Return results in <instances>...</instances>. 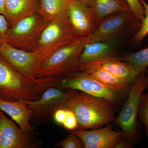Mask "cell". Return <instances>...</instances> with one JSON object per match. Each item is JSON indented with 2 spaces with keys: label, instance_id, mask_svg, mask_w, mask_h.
<instances>
[{
  "label": "cell",
  "instance_id": "cell-1",
  "mask_svg": "<svg viewBox=\"0 0 148 148\" xmlns=\"http://www.w3.org/2000/svg\"><path fill=\"white\" fill-rule=\"evenodd\" d=\"M57 78L24 76L0 56V98L7 101H37L48 88L58 84Z\"/></svg>",
  "mask_w": 148,
  "mask_h": 148
},
{
  "label": "cell",
  "instance_id": "cell-2",
  "mask_svg": "<svg viewBox=\"0 0 148 148\" xmlns=\"http://www.w3.org/2000/svg\"><path fill=\"white\" fill-rule=\"evenodd\" d=\"M63 108L72 111L75 115L78 129L99 128L115 119L112 103L81 91H73Z\"/></svg>",
  "mask_w": 148,
  "mask_h": 148
},
{
  "label": "cell",
  "instance_id": "cell-3",
  "mask_svg": "<svg viewBox=\"0 0 148 148\" xmlns=\"http://www.w3.org/2000/svg\"><path fill=\"white\" fill-rule=\"evenodd\" d=\"M88 39V36L80 37L56 50L44 61L37 77L57 78L80 71V57Z\"/></svg>",
  "mask_w": 148,
  "mask_h": 148
},
{
  "label": "cell",
  "instance_id": "cell-4",
  "mask_svg": "<svg viewBox=\"0 0 148 148\" xmlns=\"http://www.w3.org/2000/svg\"><path fill=\"white\" fill-rule=\"evenodd\" d=\"M148 88V77L140 74L130 89L127 101L115 119L116 124L122 130L123 136L132 144L137 136V117L143 92Z\"/></svg>",
  "mask_w": 148,
  "mask_h": 148
},
{
  "label": "cell",
  "instance_id": "cell-5",
  "mask_svg": "<svg viewBox=\"0 0 148 148\" xmlns=\"http://www.w3.org/2000/svg\"><path fill=\"white\" fill-rule=\"evenodd\" d=\"M80 37L69 23L67 15L58 16L49 21L44 29L35 51L45 61L58 48Z\"/></svg>",
  "mask_w": 148,
  "mask_h": 148
},
{
  "label": "cell",
  "instance_id": "cell-6",
  "mask_svg": "<svg viewBox=\"0 0 148 148\" xmlns=\"http://www.w3.org/2000/svg\"><path fill=\"white\" fill-rule=\"evenodd\" d=\"M49 23L38 12L21 19L9 28L5 42L19 49L35 51Z\"/></svg>",
  "mask_w": 148,
  "mask_h": 148
},
{
  "label": "cell",
  "instance_id": "cell-7",
  "mask_svg": "<svg viewBox=\"0 0 148 148\" xmlns=\"http://www.w3.org/2000/svg\"><path fill=\"white\" fill-rule=\"evenodd\" d=\"M141 23L130 10L112 14L100 22L95 32L88 36V43L97 41L111 42L125 32H137Z\"/></svg>",
  "mask_w": 148,
  "mask_h": 148
},
{
  "label": "cell",
  "instance_id": "cell-8",
  "mask_svg": "<svg viewBox=\"0 0 148 148\" xmlns=\"http://www.w3.org/2000/svg\"><path fill=\"white\" fill-rule=\"evenodd\" d=\"M0 56L24 76L37 78L44 58L36 51H27L4 42L0 45Z\"/></svg>",
  "mask_w": 148,
  "mask_h": 148
},
{
  "label": "cell",
  "instance_id": "cell-9",
  "mask_svg": "<svg viewBox=\"0 0 148 148\" xmlns=\"http://www.w3.org/2000/svg\"><path fill=\"white\" fill-rule=\"evenodd\" d=\"M60 84L63 88L79 90L103 98L112 104L118 98L119 91L107 87L84 72L80 71L73 76L64 79Z\"/></svg>",
  "mask_w": 148,
  "mask_h": 148
},
{
  "label": "cell",
  "instance_id": "cell-10",
  "mask_svg": "<svg viewBox=\"0 0 148 148\" xmlns=\"http://www.w3.org/2000/svg\"><path fill=\"white\" fill-rule=\"evenodd\" d=\"M72 92L73 91L64 92L55 86H51L47 89L37 101H20L33 111L32 117L43 118L53 116L58 109L63 108Z\"/></svg>",
  "mask_w": 148,
  "mask_h": 148
},
{
  "label": "cell",
  "instance_id": "cell-11",
  "mask_svg": "<svg viewBox=\"0 0 148 148\" xmlns=\"http://www.w3.org/2000/svg\"><path fill=\"white\" fill-rule=\"evenodd\" d=\"M66 14L69 23L80 36H90L98 27L92 8L78 0H70Z\"/></svg>",
  "mask_w": 148,
  "mask_h": 148
},
{
  "label": "cell",
  "instance_id": "cell-12",
  "mask_svg": "<svg viewBox=\"0 0 148 148\" xmlns=\"http://www.w3.org/2000/svg\"><path fill=\"white\" fill-rule=\"evenodd\" d=\"M73 132L81 139L85 148H113L123 136L122 132L115 131L110 125L90 130L78 129Z\"/></svg>",
  "mask_w": 148,
  "mask_h": 148
},
{
  "label": "cell",
  "instance_id": "cell-13",
  "mask_svg": "<svg viewBox=\"0 0 148 148\" xmlns=\"http://www.w3.org/2000/svg\"><path fill=\"white\" fill-rule=\"evenodd\" d=\"M29 132H24L0 110V148L32 147Z\"/></svg>",
  "mask_w": 148,
  "mask_h": 148
},
{
  "label": "cell",
  "instance_id": "cell-14",
  "mask_svg": "<svg viewBox=\"0 0 148 148\" xmlns=\"http://www.w3.org/2000/svg\"><path fill=\"white\" fill-rule=\"evenodd\" d=\"M89 68H98L106 71L129 85L132 84L140 75L127 62L112 56L83 64L80 71Z\"/></svg>",
  "mask_w": 148,
  "mask_h": 148
},
{
  "label": "cell",
  "instance_id": "cell-15",
  "mask_svg": "<svg viewBox=\"0 0 148 148\" xmlns=\"http://www.w3.org/2000/svg\"><path fill=\"white\" fill-rule=\"evenodd\" d=\"M0 110L8 115L24 132L30 133L33 128L30 121L33 111L20 101H5L0 98Z\"/></svg>",
  "mask_w": 148,
  "mask_h": 148
},
{
  "label": "cell",
  "instance_id": "cell-16",
  "mask_svg": "<svg viewBox=\"0 0 148 148\" xmlns=\"http://www.w3.org/2000/svg\"><path fill=\"white\" fill-rule=\"evenodd\" d=\"M39 0H5V17L11 26L38 13Z\"/></svg>",
  "mask_w": 148,
  "mask_h": 148
},
{
  "label": "cell",
  "instance_id": "cell-17",
  "mask_svg": "<svg viewBox=\"0 0 148 148\" xmlns=\"http://www.w3.org/2000/svg\"><path fill=\"white\" fill-rule=\"evenodd\" d=\"M90 7L98 25L107 16L130 10L125 0H91Z\"/></svg>",
  "mask_w": 148,
  "mask_h": 148
},
{
  "label": "cell",
  "instance_id": "cell-18",
  "mask_svg": "<svg viewBox=\"0 0 148 148\" xmlns=\"http://www.w3.org/2000/svg\"><path fill=\"white\" fill-rule=\"evenodd\" d=\"M112 49L110 42L97 41L86 44L80 57L81 65L112 56Z\"/></svg>",
  "mask_w": 148,
  "mask_h": 148
},
{
  "label": "cell",
  "instance_id": "cell-19",
  "mask_svg": "<svg viewBox=\"0 0 148 148\" xmlns=\"http://www.w3.org/2000/svg\"><path fill=\"white\" fill-rule=\"evenodd\" d=\"M70 1V0H39L38 13L49 22L57 16L67 15Z\"/></svg>",
  "mask_w": 148,
  "mask_h": 148
},
{
  "label": "cell",
  "instance_id": "cell-20",
  "mask_svg": "<svg viewBox=\"0 0 148 148\" xmlns=\"http://www.w3.org/2000/svg\"><path fill=\"white\" fill-rule=\"evenodd\" d=\"M82 71L85 72L102 84L119 92L126 89L130 85L124 81L101 69L89 68Z\"/></svg>",
  "mask_w": 148,
  "mask_h": 148
},
{
  "label": "cell",
  "instance_id": "cell-21",
  "mask_svg": "<svg viewBox=\"0 0 148 148\" xmlns=\"http://www.w3.org/2000/svg\"><path fill=\"white\" fill-rule=\"evenodd\" d=\"M139 74L145 73L148 67V47L128 54L123 59Z\"/></svg>",
  "mask_w": 148,
  "mask_h": 148
},
{
  "label": "cell",
  "instance_id": "cell-22",
  "mask_svg": "<svg viewBox=\"0 0 148 148\" xmlns=\"http://www.w3.org/2000/svg\"><path fill=\"white\" fill-rule=\"evenodd\" d=\"M145 10V17L141 22L140 28L133 37V41L136 44L141 43L148 35V3L145 0H140Z\"/></svg>",
  "mask_w": 148,
  "mask_h": 148
},
{
  "label": "cell",
  "instance_id": "cell-23",
  "mask_svg": "<svg viewBox=\"0 0 148 148\" xmlns=\"http://www.w3.org/2000/svg\"><path fill=\"white\" fill-rule=\"evenodd\" d=\"M138 116L144 125L148 139V93H145L142 95Z\"/></svg>",
  "mask_w": 148,
  "mask_h": 148
},
{
  "label": "cell",
  "instance_id": "cell-24",
  "mask_svg": "<svg viewBox=\"0 0 148 148\" xmlns=\"http://www.w3.org/2000/svg\"><path fill=\"white\" fill-rule=\"evenodd\" d=\"M55 146L62 148H84L81 139L73 132L63 141L56 144Z\"/></svg>",
  "mask_w": 148,
  "mask_h": 148
},
{
  "label": "cell",
  "instance_id": "cell-25",
  "mask_svg": "<svg viewBox=\"0 0 148 148\" xmlns=\"http://www.w3.org/2000/svg\"><path fill=\"white\" fill-rule=\"evenodd\" d=\"M130 9L138 20L142 22L145 17V10L140 0H125Z\"/></svg>",
  "mask_w": 148,
  "mask_h": 148
},
{
  "label": "cell",
  "instance_id": "cell-26",
  "mask_svg": "<svg viewBox=\"0 0 148 148\" xmlns=\"http://www.w3.org/2000/svg\"><path fill=\"white\" fill-rule=\"evenodd\" d=\"M63 125L68 130H75L77 129V120L75 115L72 111L66 110V119Z\"/></svg>",
  "mask_w": 148,
  "mask_h": 148
},
{
  "label": "cell",
  "instance_id": "cell-27",
  "mask_svg": "<svg viewBox=\"0 0 148 148\" xmlns=\"http://www.w3.org/2000/svg\"><path fill=\"white\" fill-rule=\"evenodd\" d=\"M9 29L8 21L5 16L0 14V45L5 42Z\"/></svg>",
  "mask_w": 148,
  "mask_h": 148
},
{
  "label": "cell",
  "instance_id": "cell-28",
  "mask_svg": "<svg viewBox=\"0 0 148 148\" xmlns=\"http://www.w3.org/2000/svg\"><path fill=\"white\" fill-rule=\"evenodd\" d=\"M53 116V119L56 123L63 125L66 116V109H58L54 113Z\"/></svg>",
  "mask_w": 148,
  "mask_h": 148
},
{
  "label": "cell",
  "instance_id": "cell-29",
  "mask_svg": "<svg viewBox=\"0 0 148 148\" xmlns=\"http://www.w3.org/2000/svg\"><path fill=\"white\" fill-rule=\"evenodd\" d=\"M132 144L127 140L120 139L114 146V148H130L132 147Z\"/></svg>",
  "mask_w": 148,
  "mask_h": 148
},
{
  "label": "cell",
  "instance_id": "cell-30",
  "mask_svg": "<svg viewBox=\"0 0 148 148\" xmlns=\"http://www.w3.org/2000/svg\"><path fill=\"white\" fill-rule=\"evenodd\" d=\"M0 14L5 16V0H0Z\"/></svg>",
  "mask_w": 148,
  "mask_h": 148
},
{
  "label": "cell",
  "instance_id": "cell-31",
  "mask_svg": "<svg viewBox=\"0 0 148 148\" xmlns=\"http://www.w3.org/2000/svg\"><path fill=\"white\" fill-rule=\"evenodd\" d=\"M82 3L90 7L91 5V0H82Z\"/></svg>",
  "mask_w": 148,
  "mask_h": 148
},
{
  "label": "cell",
  "instance_id": "cell-32",
  "mask_svg": "<svg viewBox=\"0 0 148 148\" xmlns=\"http://www.w3.org/2000/svg\"><path fill=\"white\" fill-rule=\"evenodd\" d=\"M78 1H79L81 2L82 3V0H78Z\"/></svg>",
  "mask_w": 148,
  "mask_h": 148
}]
</instances>
